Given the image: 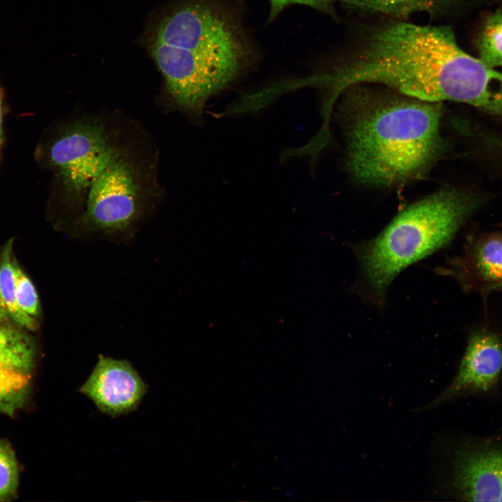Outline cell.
<instances>
[{
	"instance_id": "obj_14",
	"label": "cell",
	"mask_w": 502,
	"mask_h": 502,
	"mask_svg": "<svg viewBox=\"0 0 502 502\" xmlns=\"http://www.w3.org/2000/svg\"><path fill=\"white\" fill-rule=\"evenodd\" d=\"M18 482L17 466L10 447L0 441V501L11 496Z\"/></svg>"
},
{
	"instance_id": "obj_12",
	"label": "cell",
	"mask_w": 502,
	"mask_h": 502,
	"mask_svg": "<svg viewBox=\"0 0 502 502\" xmlns=\"http://www.w3.org/2000/svg\"><path fill=\"white\" fill-rule=\"evenodd\" d=\"M476 268L486 281L502 284V238L491 236L482 241L475 252Z\"/></svg>"
},
{
	"instance_id": "obj_1",
	"label": "cell",
	"mask_w": 502,
	"mask_h": 502,
	"mask_svg": "<svg viewBox=\"0 0 502 502\" xmlns=\"http://www.w3.org/2000/svg\"><path fill=\"white\" fill-rule=\"evenodd\" d=\"M57 178L73 234L130 240L152 197L142 160L115 137L106 121L76 118L56 130L43 149Z\"/></svg>"
},
{
	"instance_id": "obj_4",
	"label": "cell",
	"mask_w": 502,
	"mask_h": 502,
	"mask_svg": "<svg viewBox=\"0 0 502 502\" xmlns=\"http://www.w3.org/2000/svg\"><path fill=\"white\" fill-rule=\"evenodd\" d=\"M484 200L472 190L442 189L406 208L379 235L358 245L370 295L379 301L400 272L450 242Z\"/></svg>"
},
{
	"instance_id": "obj_18",
	"label": "cell",
	"mask_w": 502,
	"mask_h": 502,
	"mask_svg": "<svg viewBox=\"0 0 502 502\" xmlns=\"http://www.w3.org/2000/svg\"><path fill=\"white\" fill-rule=\"evenodd\" d=\"M0 93H1V91L0 90Z\"/></svg>"
},
{
	"instance_id": "obj_5",
	"label": "cell",
	"mask_w": 502,
	"mask_h": 502,
	"mask_svg": "<svg viewBox=\"0 0 502 502\" xmlns=\"http://www.w3.org/2000/svg\"><path fill=\"white\" fill-rule=\"evenodd\" d=\"M451 470L452 489L462 500L502 501V440L461 444Z\"/></svg>"
},
{
	"instance_id": "obj_2",
	"label": "cell",
	"mask_w": 502,
	"mask_h": 502,
	"mask_svg": "<svg viewBox=\"0 0 502 502\" xmlns=\"http://www.w3.org/2000/svg\"><path fill=\"white\" fill-rule=\"evenodd\" d=\"M149 50L173 107L195 119L256 58L240 17L223 0L176 3L155 26Z\"/></svg>"
},
{
	"instance_id": "obj_17",
	"label": "cell",
	"mask_w": 502,
	"mask_h": 502,
	"mask_svg": "<svg viewBox=\"0 0 502 502\" xmlns=\"http://www.w3.org/2000/svg\"><path fill=\"white\" fill-rule=\"evenodd\" d=\"M2 93H0V146L1 143Z\"/></svg>"
},
{
	"instance_id": "obj_6",
	"label": "cell",
	"mask_w": 502,
	"mask_h": 502,
	"mask_svg": "<svg viewBox=\"0 0 502 502\" xmlns=\"http://www.w3.org/2000/svg\"><path fill=\"white\" fill-rule=\"evenodd\" d=\"M147 386L132 365L102 354L79 392L102 413L116 417L135 410Z\"/></svg>"
},
{
	"instance_id": "obj_9",
	"label": "cell",
	"mask_w": 502,
	"mask_h": 502,
	"mask_svg": "<svg viewBox=\"0 0 502 502\" xmlns=\"http://www.w3.org/2000/svg\"><path fill=\"white\" fill-rule=\"evenodd\" d=\"M471 0H333L336 4L360 15L407 20L425 13L434 20L457 17Z\"/></svg>"
},
{
	"instance_id": "obj_10",
	"label": "cell",
	"mask_w": 502,
	"mask_h": 502,
	"mask_svg": "<svg viewBox=\"0 0 502 502\" xmlns=\"http://www.w3.org/2000/svg\"><path fill=\"white\" fill-rule=\"evenodd\" d=\"M12 243V240L9 241L0 254V320L10 321L22 328L34 330L38 326L36 318L22 310L16 301Z\"/></svg>"
},
{
	"instance_id": "obj_11",
	"label": "cell",
	"mask_w": 502,
	"mask_h": 502,
	"mask_svg": "<svg viewBox=\"0 0 502 502\" xmlns=\"http://www.w3.org/2000/svg\"><path fill=\"white\" fill-rule=\"evenodd\" d=\"M478 58L487 66L502 67V10L487 16L476 38Z\"/></svg>"
},
{
	"instance_id": "obj_7",
	"label": "cell",
	"mask_w": 502,
	"mask_h": 502,
	"mask_svg": "<svg viewBox=\"0 0 502 502\" xmlns=\"http://www.w3.org/2000/svg\"><path fill=\"white\" fill-rule=\"evenodd\" d=\"M502 372V343L487 331L473 334L452 382L430 404L429 409L469 394L485 393L498 381Z\"/></svg>"
},
{
	"instance_id": "obj_15",
	"label": "cell",
	"mask_w": 502,
	"mask_h": 502,
	"mask_svg": "<svg viewBox=\"0 0 502 502\" xmlns=\"http://www.w3.org/2000/svg\"><path fill=\"white\" fill-rule=\"evenodd\" d=\"M270 13L268 22L273 21L285 8L293 5H303L337 19L333 0H268Z\"/></svg>"
},
{
	"instance_id": "obj_3",
	"label": "cell",
	"mask_w": 502,
	"mask_h": 502,
	"mask_svg": "<svg viewBox=\"0 0 502 502\" xmlns=\"http://www.w3.org/2000/svg\"><path fill=\"white\" fill-rule=\"evenodd\" d=\"M405 96L376 100L356 117L347 167L357 181L402 184L423 176L441 155V102Z\"/></svg>"
},
{
	"instance_id": "obj_16",
	"label": "cell",
	"mask_w": 502,
	"mask_h": 502,
	"mask_svg": "<svg viewBox=\"0 0 502 502\" xmlns=\"http://www.w3.org/2000/svg\"><path fill=\"white\" fill-rule=\"evenodd\" d=\"M489 144L497 149L502 153V137H489Z\"/></svg>"
},
{
	"instance_id": "obj_13",
	"label": "cell",
	"mask_w": 502,
	"mask_h": 502,
	"mask_svg": "<svg viewBox=\"0 0 502 502\" xmlns=\"http://www.w3.org/2000/svg\"><path fill=\"white\" fill-rule=\"evenodd\" d=\"M13 269L15 297L20 308L31 317H38L40 305L34 285L15 259L13 260Z\"/></svg>"
},
{
	"instance_id": "obj_8",
	"label": "cell",
	"mask_w": 502,
	"mask_h": 502,
	"mask_svg": "<svg viewBox=\"0 0 502 502\" xmlns=\"http://www.w3.org/2000/svg\"><path fill=\"white\" fill-rule=\"evenodd\" d=\"M22 328L0 320V413L12 415L30 392L35 346Z\"/></svg>"
}]
</instances>
